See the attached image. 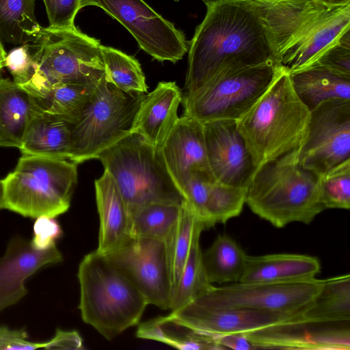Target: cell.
<instances>
[{"label":"cell","instance_id":"3","mask_svg":"<svg viewBox=\"0 0 350 350\" xmlns=\"http://www.w3.org/2000/svg\"><path fill=\"white\" fill-rule=\"evenodd\" d=\"M310 113L295 94L286 69L237 120L256 168L299 148Z\"/></svg>","mask_w":350,"mask_h":350},{"label":"cell","instance_id":"41","mask_svg":"<svg viewBox=\"0 0 350 350\" xmlns=\"http://www.w3.org/2000/svg\"><path fill=\"white\" fill-rule=\"evenodd\" d=\"M49 27L57 29L75 28V18L81 9L79 0H42Z\"/></svg>","mask_w":350,"mask_h":350},{"label":"cell","instance_id":"39","mask_svg":"<svg viewBox=\"0 0 350 350\" xmlns=\"http://www.w3.org/2000/svg\"><path fill=\"white\" fill-rule=\"evenodd\" d=\"M211 183L200 175L193 174L189 177L180 189L185 200L191 206L198 219L203 224L205 229H206V202Z\"/></svg>","mask_w":350,"mask_h":350},{"label":"cell","instance_id":"35","mask_svg":"<svg viewBox=\"0 0 350 350\" xmlns=\"http://www.w3.org/2000/svg\"><path fill=\"white\" fill-rule=\"evenodd\" d=\"M107 82L126 94H146L148 86L138 61L110 46L102 45Z\"/></svg>","mask_w":350,"mask_h":350},{"label":"cell","instance_id":"10","mask_svg":"<svg viewBox=\"0 0 350 350\" xmlns=\"http://www.w3.org/2000/svg\"><path fill=\"white\" fill-rule=\"evenodd\" d=\"M324 280L316 278L288 282H257L215 286L191 301L208 308H246L295 314L307 307L320 292Z\"/></svg>","mask_w":350,"mask_h":350},{"label":"cell","instance_id":"34","mask_svg":"<svg viewBox=\"0 0 350 350\" xmlns=\"http://www.w3.org/2000/svg\"><path fill=\"white\" fill-rule=\"evenodd\" d=\"M200 226H204L191 206L183 201L179 219L165 241L172 293L188 258L195 232Z\"/></svg>","mask_w":350,"mask_h":350},{"label":"cell","instance_id":"1","mask_svg":"<svg viewBox=\"0 0 350 350\" xmlns=\"http://www.w3.org/2000/svg\"><path fill=\"white\" fill-rule=\"evenodd\" d=\"M189 44L185 92L221 72L280 62L266 19L251 0H215Z\"/></svg>","mask_w":350,"mask_h":350},{"label":"cell","instance_id":"8","mask_svg":"<svg viewBox=\"0 0 350 350\" xmlns=\"http://www.w3.org/2000/svg\"><path fill=\"white\" fill-rule=\"evenodd\" d=\"M286 69L281 63L272 62L218 74L193 92L184 93L183 115L202 123L237 120Z\"/></svg>","mask_w":350,"mask_h":350},{"label":"cell","instance_id":"31","mask_svg":"<svg viewBox=\"0 0 350 350\" xmlns=\"http://www.w3.org/2000/svg\"><path fill=\"white\" fill-rule=\"evenodd\" d=\"M35 0H0V41L23 45L35 41L42 27L37 21Z\"/></svg>","mask_w":350,"mask_h":350},{"label":"cell","instance_id":"22","mask_svg":"<svg viewBox=\"0 0 350 350\" xmlns=\"http://www.w3.org/2000/svg\"><path fill=\"white\" fill-rule=\"evenodd\" d=\"M321 271L319 259L295 254L248 256L239 282H288L309 280Z\"/></svg>","mask_w":350,"mask_h":350},{"label":"cell","instance_id":"23","mask_svg":"<svg viewBox=\"0 0 350 350\" xmlns=\"http://www.w3.org/2000/svg\"><path fill=\"white\" fill-rule=\"evenodd\" d=\"M73 124L36 109L19 148L22 155L69 160Z\"/></svg>","mask_w":350,"mask_h":350},{"label":"cell","instance_id":"7","mask_svg":"<svg viewBox=\"0 0 350 350\" xmlns=\"http://www.w3.org/2000/svg\"><path fill=\"white\" fill-rule=\"evenodd\" d=\"M77 165L67 159L22 155L3 179L5 208L31 218L64 213L77 183Z\"/></svg>","mask_w":350,"mask_h":350},{"label":"cell","instance_id":"33","mask_svg":"<svg viewBox=\"0 0 350 350\" xmlns=\"http://www.w3.org/2000/svg\"><path fill=\"white\" fill-rule=\"evenodd\" d=\"M204 230L200 226L195 232L188 258L172 295L171 311L185 306L213 285L206 278L202 262L200 237Z\"/></svg>","mask_w":350,"mask_h":350},{"label":"cell","instance_id":"29","mask_svg":"<svg viewBox=\"0 0 350 350\" xmlns=\"http://www.w3.org/2000/svg\"><path fill=\"white\" fill-rule=\"evenodd\" d=\"M138 338L159 341L180 349H226L212 336L201 333L170 318L167 315L140 324Z\"/></svg>","mask_w":350,"mask_h":350},{"label":"cell","instance_id":"13","mask_svg":"<svg viewBox=\"0 0 350 350\" xmlns=\"http://www.w3.org/2000/svg\"><path fill=\"white\" fill-rule=\"evenodd\" d=\"M144 296L148 304L170 310L172 288L165 241L131 237L105 255Z\"/></svg>","mask_w":350,"mask_h":350},{"label":"cell","instance_id":"16","mask_svg":"<svg viewBox=\"0 0 350 350\" xmlns=\"http://www.w3.org/2000/svg\"><path fill=\"white\" fill-rule=\"evenodd\" d=\"M251 1L263 14L272 31L281 61L314 31L336 7H325L314 0Z\"/></svg>","mask_w":350,"mask_h":350},{"label":"cell","instance_id":"46","mask_svg":"<svg viewBox=\"0 0 350 350\" xmlns=\"http://www.w3.org/2000/svg\"><path fill=\"white\" fill-rule=\"evenodd\" d=\"M7 53L5 52L3 43L0 41V79H1L2 70L5 67V59Z\"/></svg>","mask_w":350,"mask_h":350},{"label":"cell","instance_id":"45","mask_svg":"<svg viewBox=\"0 0 350 350\" xmlns=\"http://www.w3.org/2000/svg\"><path fill=\"white\" fill-rule=\"evenodd\" d=\"M212 336L218 345L225 349L236 350L260 349L259 347L249 340L244 334H225Z\"/></svg>","mask_w":350,"mask_h":350},{"label":"cell","instance_id":"36","mask_svg":"<svg viewBox=\"0 0 350 350\" xmlns=\"http://www.w3.org/2000/svg\"><path fill=\"white\" fill-rule=\"evenodd\" d=\"M246 192L245 187L212 182L206 202V228L239 215L246 202Z\"/></svg>","mask_w":350,"mask_h":350},{"label":"cell","instance_id":"6","mask_svg":"<svg viewBox=\"0 0 350 350\" xmlns=\"http://www.w3.org/2000/svg\"><path fill=\"white\" fill-rule=\"evenodd\" d=\"M29 44L34 72L21 86L29 94L61 83L96 88L105 77L102 44L76 27H42L40 36Z\"/></svg>","mask_w":350,"mask_h":350},{"label":"cell","instance_id":"27","mask_svg":"<svg viewBox=\"0 0 350 350\" xmlns=\"http://www.w3.org/2000/svg\"><path fill=\"white\" fill-rule=\"evenodd\" d=\"M350 275L324 280L314 299L299 315L300 324L320 325L349 322Z\"/></svg>","mask_w":350,"mask_h":350},{"label":"cell","instance_id":"17","mask_svg":"<svg viewBox=\"0 0 350 350\" xmlns=\"http://www.w3.org/2000/svg\"><path fill=\"white\" fill-rule=\"evenodd\" d=\"M160 150L166 167L180 191L193 174L215 181L208 164L203 123L199 120L183 115Z\"/></svg>","mask_w":350,"mask_h":350},{"label":"cell","instance_id":"48","mask_svg":"<svg viewBox=\"0 0 350 350\" xmlns=\"http://www.w3.org/2000/svg\"><path fill=\"white\" fill-rule=\"evenodd\" d=\"M5 208V193L3 180L0 179V210Z\"/></svg>","mask_w":350,"mask_h":350},{"label":"cell","instance_id":"37","mask_svg":"<svg viewBox=\"0 0 350 350\" xmlns=\"http://www.w3.org/2000/svg\"><path fill=\"white\" fill-rule=\"evenodd\" d=\"M321 198L325 209L350 208V159L320 176Z\"/></svg>","mask_w":350,"mask_h":350},{"label":"cell","instance_id":"42","mask_svg":"<svg viewBox=\"0 0 350 350\" xmlns=\"http://www.w3.org/2000/svg\"><path fill=\"white\" fill-rule=\"evenodd\" d=\"M31 244L38 250H46L54 245L62 235V230L55 217L40 216L33 226Z\"/></svg>","mask_w":350,"mask_h":350},{"label":"cell","instance_id":"5","mask_svg":"<svg viewBox=\"0 0 350 350\" xmlns=\"http://www.w3.org/2000/svg\"><path fill=\"white\" fill-rule=\"evenodd\" d=\"M113 178L129 211L151 202L185 200L170 176L160 148L131 132L96 157Z\"/></svg>","mask_w":350,"mask_h":350},{"label":"cell","instance_id":"43","mask_svg":"<svg viewBox=\"0 0 350 350\" xmlns=\"http://www.w3.org/2000/svg\"><path fill=\"white\" fill-rule=\"evenodd\" d=\"M46 342H36L29 340L27 332L24 329H10L0 325V350L11 349H46Z\"/></svg>","mask_w":350,"mask_h":350},{"label":"cell","instance_id":"11","mask_svg":"<svg viewBox=\"0 0 350 350\" xmlns=\"http://www.w3.org/2000/svg\"><path fill=\"white\" fill-rule=\"evenodd\" d=\"M298 159L319 176L350 159V100L329 99L310 111Z\"/></svg>","mask_w":350,"mask_h":350},{"label":"cell","instance_id":"26","mask_svg":"<svg viewBox=\"0 0 350 350\" xmlns=\"http://www.w3.org/2000/svg\"><path fill=\"white\" fill-rule=\"evenodd\" d=\"M350 29V3L336 6L322 23L291 51L282 64L288 72L301 69Z\"/></svg>","mask_w":350,"mask_h":350},{"label":"cell","instance_id":"20","mask_svg":"<svg viewBox=\"0 0 350 350\" xmlns=\"http://www.w3.org/2000/svg\"><path fill=\"white\" fill-rule=\"evenodd\" d=\"M182 100L181 90L175 82H159L142 100L132 132L160 148L179 118L178 109Z\"/></svg>","mask_w":350,"mask_h":350},{"label":"cell","instance_id":"21","mask_svg":"<svg viewBox=\"0 0 350 350\" xmlns=\"http://www.w3.org/2000/svg\"><path fill=\"white\" fill-rule=\"evenodd\" d=\"M95 193L99 216L98 245L96 250L108 254L131 238L130 215L127 206L113 178L104 170L95 180Z\"/></svg>","mask_w":350,"mask_h":350},{"label":"cell","instance_id":"15","mask_svg":"<svg viewBox=\"0 0 350 350\" xmlns=\"http://www.w3.org/2000/svg\"><path fill=\"white\" fill-rule=\"evenodd\" d=\"M298 314L246 308L213 309L191 301L167 316L198 332L216 336L246 334L277 325L295 324Z\"/></svg>","mask_w":350,"mask_h":350},{"label":"cell","instance_id":"24","mask_svg":"<svg viewBox=\"0 0 350 350\" xmlns=\"http://www.w3.org/2000/svg\"><path fill=\"white\" fill-rule=\"evenodd\" d=\"M36 107L30 94L13 80L0 79V147L20 148Z\"/></svg>","mask_w":350,"mask_h":350},{"label":"cell","instance_id":"30","mask_svg":"<svg viewBox=\"0 0 350 350\" xmlns=\"http://www.w3.org/2000/svg\"><path fill=\"white\" fill-rule=\"evenodd\" d=\"M247 255L230 236L218 234L211 245L202 252V262L208 282H237L243 274Z\"/></svg>","mask_w":350,"mask_h":350},{"label":"cell","instance_id":"40","mask_svg":"<svg viewBox=\"0 0 350 350\" xmlns=\"http://www.w3.org/2000/svg\"><path fill=\"white\" fill-rule=\"evenodd\" d=\"M5 67L10 71L14 82L21 86L27 84L34 72L30 44L19 45L7 53Z\"/></svg>","mask_w":350,"mask_h":350},{"label":"cell","instance_id":"2","mask_svg":"<svg viewBox=\"0 0 350 350\" xmlns=\"http://www.w3.org/2000/svg\"><path fill=\"white\" fill-rule=\"evenodd\" d=\"M298 149L257 167L247 186L245 203L277 228L295 221L308 224L325 210L320 176L299 164Z\"/></svg>","mask_w":350,"mask_h":350},{"label":"cell","instance_id":"49","mask_svg":"<svg viewBox=\"0 0 350 350\" xmlns=\"http://www.w3.org/2000/svg\"><path fill=\"white\" fill-rule=\"evenodd\" d=\"M175 1H178L180 0H174ZM205 4L208 3H210L211 1H215V0H201Z\"/></svg>","mask_w":350,"mask_h":350},{"label":"cell","instance_id":"44","mask_svg":"<svg viewBox=\"0 0 350 350\" xmlns=\"http://www.w3.org/2000/svg\"><path fill=\"white\" fill-rule=\"evenodd\" d=\"M46 349H83V340L76 331L57 329L54 336L46 341Z\"/></svg>","mask_w":350,"mask_h":350},{"label":"cell","instance_id":"14","mask_svg":"<svg viewBox=\"0 0 350 350\" xmlns=\"http://www.w3.org/2000/svg\"><path fill=\"white\" fill-rule=\"evenodd\" d=\"M203 126L208 164L215 181L247 187L256 168L237 120H214Z\"/></svg>","mask_w":350,"mask_h":350},{"label":"cell","instance_id":"4","mask_svg":"<svg viewBox=\"0 0 350 350\" xmlns=\"http://www.w3.org/2000/svg\"><path fill=\"white\" fill-rule=\"evenodd\" d=\"M77 277L83 321L107 340L138 324L148 303L96 250L81 260Z\"/></svg>","mask_w":350,"mask_h":350},{"label":"cell","instance_id":"19","mask_svg":"<svg viewBox=\"0 0 350 350\" xmlns=\"http://www.w3.org/2000/svg\"><path fill=\"white\" fill-rule=\"evenodd\" d=\"M283 324L244 334L260 349H350L349 328H308Z\"/></svg>","mask_w":350,"mask_h":350},{"label":"cell","instance_id":"47","mask_svg":"<svg viewBox=\"0 0 350 350\" xmlns=\"http://www.w3.org/2000/svg\"><path fill=\"white\" fill-rule=\"evenodd\" d=\"M315 2L321 4L325 7L336 6L342 4L340 0H314Z\"/></svg>","mask_w":350,"mask_h":350},{"label":"cell","instance_id":"18","mask_svg":"<svg viewBox=\"0 0 350 350\" xmlns=\"http://www.w3.org/2000/svg\"><path fill=\"white\" fill-rule=\"evenodd\" d=\"M63 260L54 245L38 250L31 241L15 237L0 257V312L18 303L27 293L25 281L41 268Z\"/></svg>","mask_w":350,"mask_h":350},{"label":"cell","instance_id":"12","mask_svg":"<svg viewBox=\"0 0 350 350\" xmlns=\"http://www.w3.org/2000/svg\"><path fill=\"white\" fill-rule=\"evenodd\" d=\"M79 5L81 9L88 5L102 8L131 33L141 49L159 62L176 63L188 51L183 32L143 0H79Z\"/></svg>","mask_w":350,"mask_h":350},{"label":"cell","instance_id":"9","mask_svg":"<svg viewBox=\"0 0 350 350\" xmlns=\"http://www.w3.org/2000/svg\"><path fill=\"white\" fill-rule=\"evenodd\" d=\"M145 95L124 93L104 77L73 124L69 160L79 164L96 159L105 149L131 133Z\"/></svg>","mask_w":350,"mask_h":350},{"label":"cell","instance_id":"32","mask_svg":"<svg viewBox=\"0 0 350 350\" xmlns=\"http://www.w3.org/2000/svg\"><path fill=\"white\" fill-rule=\"evenodd\" d=\"M181 204L151 202L129 211L131 237L166 241L179 219Z\"/></svg>","mask_w":350,"mask_h":350},{"label":"cell","instance_id":"25","mask_svg":"<svg viewBox=\"0 0 350 350\" xmlns=\"http://www.w3.org/2000/svg\"><path fill=\"white\" fill-rule=\"evenodd\" d=\"M288 73L295 94L310 111L329 99L350 100V77L317 66Z\"/></svg>","mask_w":350,"mask_h":350},{"label":"cell","instance_id":"38","mask_svg":"<svg viewBox=\"0 0 350 350\" xmlns=\"http://www.w3.org/2000/svg\"><path fill=\"white\" fill-rule=\"evenodd\" d=\"M310 66H321L340 75L350 77L349 29L344 31L305 67Z\"/></svg>","mask_w":350,"mask_h":350},{"label":"cell","instance_id":"28","mask_svg":"<svg viewBox=\"0 0 350 350\" xmlns=\"http://www.w3.org/2000/svg\"><path fill=\"white\" fill-rule=\"evenodd\" d=\"M94 89L79 83H61L29 94L37 109L75 124L90 101Z\"/></svg>","mask_w":350,"mask_h":350}]
</instances>
